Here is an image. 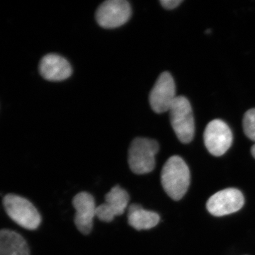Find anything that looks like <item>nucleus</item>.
<instances>
[{"label": "nucleus", "mask_w": 255, "mask_h": 255, "mask_svg": "<svg viewBox=\"0 0 255 255\" xmlns=\"http://www.w3.org/2000/svg\"><path fill=\"white\" fill-rule=\"evenodd\" d=\"M161 183L167 195L179 201L185 195L190 184V171L179 156L169 157L161 172Z\"/></svg>", "instance_id": "1"}, {"label": "nucleus", "mask_w": 255, "mask_h": 255, "mask_svg": "<svg viewBox=\"0 0 255 255\" xmlns=\"http://www.w3.org/2000/svg\"><path fill=\"white\" fill-rule=\"evenodd\" d=\"M158 142L153 139L136 137L128 150L129 167L134 174H145L153 171L155 155L158 152Z\"/></svg>", "instance_id": "2"}, {"label": "nucleus", "mask_w": 255, "mask_h": 255, "mask_svg": "<svg viewBox=\"0 0 255 255\" xmlns=\"http://www.w3.org/2000/svg\"><path fill=\"white\" fill-rule=\"evenodd\" d=\"M3 205L10 219L21 227L34 231L41 225V215L25 198L16 194H6L3 199Z\"/></svg>", "instance_id": "3"}, {"label": "nucleus", "mask_w": 255, "mask_h": 255, "mask_svg": "<svg viewBox=\"0 0 255 255\" xmlns=\"http://www.w3.org/2000/svg\"><path fill=\"white\" fill-rule=\"evenodd\" d=\"M169 112L171 125L177 138L182 143H189L195 132L190 102L184 96H178Z\"/></svg>", "instance_id": "4"}, {"label": "nucleus", "mask_w": 255, "mask_h": 255, "mask_svg": "<svg viewBox=\"0 0 255 255\" xmlns=\"http://www.w3.org/2000/svg\"><path fill=\"white\" fill-rule=\"evenodd\" d=\"M131 16V7L126 0H107L99 6L96 12V20L105 28L122 26Z\"/></svg>", "instance_id": "5"}, {"label": "nucleus", "mask_w": 255, "mask_h": 255, "mask_svg": "<svg viewBox=\"0 0 255 255\" xmlns=\"http://www.w3.org/2000/svg\"><path fill=\"white\" fill-rule=\"evenodd\" d=\"M176 86L172 75L164 72L157 78L149 95L152 110L157 114L168 112L177 98Z\"/></svg>", "instance_id": "6"}, {"label": "nucleus", "mask_w": 255, "mask_h": 255, "mask_svg": "<svg viewBox=\"0 0 255 255\" xmlns=\"http://www.w3.org/2000/svg\"><path fill=\"white\" fill-rule=\"evenodd\" d=\"M204 143L211 155H224L233 142V133L227 124L219 119L211 121L204 133Z\"/></svg>", "instance_id": "7"}, {"label": "nucleus", "mask_w": 255, "mask_h": 255, "mask_svg": "<svg viewBox=\"0 0 255 255\" xmlns=\"http://www.w3.org/2000/svg\"><path fill=\"white\" fill-rule=\"evenodd\" d=\"M130 196L119 185L114 186L105 195V202L97 206L96 216L103 222L110 223L122 216L128 208Z\"/></svg>", "instance_id": "8"}, {"label": "nucleus", "mask_w": 255, "mask_h": 255, "mask_svg": "<svg viewBox=\"0 0 255 255\" xmlns=\"http://www.w3.org/2000/svg\"><path fill=\"white\" fill-rule=\"evenodd\" d=\"M244 196L241 191L229 188L211 196L206 208L213 216H223L237 212L244 205Z\"/></svg>", "instance_id": "9"}, {"label": "nucleus", "mask_w": 255, "mask_h": 255, "mask_svg": "<svg viewBox=\"0 0 255 255\" xmlns=\"http://www.w3.org/2000/svg\"><path fill=\"white\" fill-rule=\"evenodd\" d=\"M73 205L76 210L75 226L82 234H90L93 228L94 218L96 216L97 207L95 198L90 193L82 191L73 198Z\"/></svg>", "instance_id": "10"}, {"label": "nucleus", "mask_w": 255, "mask_h": 255, "mask_svg": "<svg viewBox=\"0 0 255 255\" xmlns=\"http://www.w3.org/2000/svg\"><path fill=\"white\" fill-rule=\"evenodd\" d=\"M40 74L45 80L60 82L71 76L73 69L68 60L59 55H45L39 64Z\"/></svg>", "instance_id": "11"}, {"label": "nucleus", "mask_w": 255, "mask_h": 255, "mask_svg": "<svg viewBox=\"0 0 255 255\" xmlns=\"http://www.w3.org/2000/svg\"><path fill=\"white\" fill-rule=\"evenodd\" d=\"M159 221L160 217L157 213L144 209L139 204H132L128 208V223L137 231L153 228Z\"/></svg>", "instance_id": "12"}, {"label": "nucleus", "mask_w": 255, "mask_h": 255, "mask_svg": "<svg viewBox=\"0 0 255 255\" xmlns=\"http://www.w3.org/2000/svg\"><path fill=\"white\" fill-rule=\"evenodd\" d=\"M0 255H30L29 247L18 233L0 230Z\"/></svg>", "instance_id": "13"}, {"label": "nucleus", "mask_w": 255, "mask_h": 255, "mask_svg": "<svg viewBox=\"0 0 255 255\" xmlns=\"http://www.w3.org/2000/svg\"><path fill=\"white\" fill-rule=\"evenodd\" d=\"M243 125L246 136L255 142V108L248 110L245 114Z\"/></svg>", "instance_id": "14"}, {"label": "nucleus", "mask_w": 255, "mask_h": 255, "mask_svg": "<svg viewBox=\"0 0 255 255\" xmlns=\"http://www.w3.org/2000/svg\"><path fill=\"white\" fill-rule=\"evenodd\" d=\"M182 0H161L160 4L166 9H173L182 4Z\"/></svg>", "instance_id": "15"}, {"label": "nucleus", "mask_w": 255, "mask_h": 255, "mask_svg": "<svg viewBox=\"0 0 255 255\" xmlns=\"http://www.w3.org/2000/svg\"><path fill=\"white\" fill-rule=\"evenodd\" d=\"M251 152L252 155H253V157H254V158L255 159V144L253 146V147H252Z\"/></svg>", "instance_id": "16"}]
</instances>
